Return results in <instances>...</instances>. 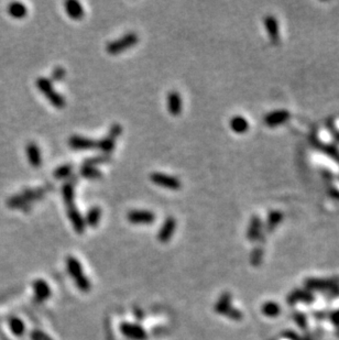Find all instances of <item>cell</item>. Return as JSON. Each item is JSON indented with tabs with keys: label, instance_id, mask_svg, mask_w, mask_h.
Instances as JSON below:
<instances>
[{
	"label": "cell",
	"instance_id": "cell-1",
	"mask_svg": "<svg viewBox=\"0 0 339 340\" xmlns=\"http://www.w3.org/2000/svg\"><path fill=\"white\" fill-rule=\"evenodd\" d=\"M35 85L39 91L43 94L45 98L51 102V105L58 108V109H63L67 105V102H65V98L61 95L60 93L54 91L53 85L49 78L40 77L36 79Z\"/></svg>",
	"mask_w": 339,
	"mask_h": 340
},
{
	"label": "cell",
	"instance_id": "cell-2",
	"mask_svg": "<svg viewBox=\"0 0 339 340\" xmlns=\"http://www.w3.org/2000/svg\"><path fill=\"white\" fill-rule=\"evenodd\" d=\"M139 41V36L136 32H128L125 35H122L119 39L111 41L106 46V51L110 55H118L121 52L133 48Z\"/></svg>",
	"mask_w": 339,
	"mask_h": 340
},
{
	"label": "cell",
	"instance_id": "cell-3",
	"mask_svg": "<svg viewBox=\"0 0 339 340\" xmlns=\"http://www.w3.org/2000/svg\"><path fill=\"white\" fill-rule=\"evenodd\" d=\"M150 179H151L155 185L167 188V190L178 191V190H181V187H182V183L180 181V178L172 176V175H168V174H164V173L154 172L152 174H150Z\"/></svg>",
	"mask_w": 339,
	"mask_h": 340
},
{
	"label": "cell",
	"instance_id": "cell-4",
	"mask_svg": "<svg viewBox=\"0 0 339 340\" xmlns=\"http://www.w3.org/2000/svg\"><path fill=\"white\" fill-rule=\"evenodd\" d=\"M120 332L125 337L130 340H147L148 334L145 330L138 324L134 323H121Z\"/></svg>",
	"mask_w": 339,
	"mask_h": 340
},
{
	"label": "cell",
	"instance_id": "cell-5",
	"mask_svg": "<svg viewBox=\"0 0 339 340\" xmlns=\"http://www.w3.org/2000/svg\"><path fill=\"white\" fill-rule=\"evenodd\" d=\"M127 219L134 225H151L155 220V215L150 210H130Z\"/></svg>",
	"mask_w": 339,
	"mask_h": 340
},
{
	"label": "cell",
	"instance_id": "cell-6",
	"mask_svg": "<svg viewBox=\"0 0 339 340\" xmlns=\"http://www.w3.org/2000/svg\"><path fill=\"white\" fill-rule=\"evenodd\" d=\"M176 229V220L174 217L170 216L167 217V219L164 220V223L162 225L161 228H160L159 233L157 235L158 240L161 243H167L170 240L172 239L174 233H175Z\"/></svg>",
	"mask_w": 339,
	"mask_h": 340
},
{
	"label": "cell",
	"instance_id": "cell-7",
	"mask_svg": "<svg viewBox=\"0 0 339 340\" xmlns=\"http://www.w3.org/2000/svg\"><path fill=\"white\" fill-rule=\"evenodd\" d=\"M67 210H68V219L70 221V224L73 225L74 230L79 235L84 234L85 228H86V224H85L84 217L82 216L81 212L78 211V209L76 208V206L75 205L68 206Z\"/></svg>",
	"mask_w": 339,
	"mask_h": 340
},
{
	"label": "cell",
	"instance_id": "cell-8",
	"mask_svg": "<svg viewBox=\"0 0 339 340\" xmlns=\"http://www.w3.org/2000/svg\"><path fill=\"white\" fill-rule=\"evenodd\" d=\"M290 116L291 115L288 110H275L268 113L265 117V119H263V122L268 127H270V128H274V127L283 125L284 122L288 121L290 119Z\"/></svg>",
	"mask_w": 339,
	"mask_h": 340
},
{
	"label": "cell",
	"instance_id": "cell-9",
	"mask_svg": "<svg viewBox=\"0 0 339 340\" xmlns=\"http://www.w3.org/2000/svg\"><path fill=\"white\" fill-rule=\"evenodd\" d=\"M68 145L73 150L86 151L96 148V141L82 136H72L68 139Z\"/></svg>",
	"mask_w": 339,
	"mask_h": 340
},
{
	"label": "cell",
	"instance_id": "cell-10",
	"mask_svg": "<svg viewBox=\"0 0 339 340\" xmlns=\"http://www.w3.org/2000/svg\"><path fill=\"white\" fill-rule=\"evenodd\" d=\"M168 110L172 116H180L183 109V102L180 93L176 91H172L168 94L167 98Z\"/></svg>",
	"mask_w": 339,
	"mask_h": 340
},
{
	"label": "cell",
	"instance_id": "cell-11",
	"mask_svg": "<svg viewBox=\"0 0 339 340\" xmlns=\"http://www.w3.org/2000/svg\"><path fill=\"white\" fill-rule=\"evenodd\" d=\"M26 154L32 168H40L42 164V154L39 145L35 142H29L26 145Z\"/></svg>",
	"mask_w": 339,
	"mask_h": 340
},
{
	"label": "cell",
	"instance_id": "cell-12",
	"mask_svg": "<svg viewBox=\"0 0 339 340\" xmlns=\"http://www.w3.org/2000/svg\"><path fill=\"white\" fill-rule=\"evenodd\" d=\"M263 22H265V27L268 31V34H269L270 40L273 43H277L280 40V31L276 19L273 16H267Z\"/></svg>",
	"mask_w": 339,
	"mask_h": 340
},
{
	"label": "cell",
	"instance_id": "cell-13",
	"mask_svg": "<svg viewBox=\"0 0 339 340\" xmlns=\"http://www.w3.org/2000/svg\"><path fill=\"white\" fill-rule=\"evenodd\" d=\"M67 269L69 276L73 277L74 281H76L79 277L85 275L81 262L75 257L69 256L67 258Z\"/></svg>",
	"mask_w": 339,
	"mask_h": 340
},
{
	"label": "cell",
	"instance_id": "cell-14",
	"mask_svg": "<svg viewBox=\"0 0 339 340\" xmlns=\"http://www.w3.org/2000/svg\"><path fill=\"white\" fill-rule=\"evenodd\" d=\"M34 294L37 301L40 302H45L50 299V296L52 294L51 287L49 286L48 283L43 280H36L34 283Z\"/></svg>",
	"mask_w": 339,
	"mask_h": 340
},
{
	"label": "cell",
	"instance_id": "cell-15",
	"mask_svg": "<svg viewBox=\"0 0 339 340\" xmlns=\"http://www.w3.org/2000/svg\"><path fill=\"white\" fill-rule=\"evenodd\" d=\"M65 10L68 17L73 20H82L84 17L83 6L76 0H69L65 2Z\"/></svg>",
	"mask_w": 339,
	"mask_h": 340
},
{
	"label": "cell",
	"instance_id": "cell-16",
	"mask_svg": "<svg viewBox=\"0 0 339 340\" xmlns=\"http://www.w3.org/2000/svg\"><path fill=\"white\" fill-rule=\"evenodd\" d=\"M46 193V188L45 187H39V188H25L21 193L20 195L25 198V200L30 203L31 202H34V201H39L42 200V198L44 197Z\"/></svg>",
	"mask_w": 339,
	"mask_h": 340
},
{
	"label": "cell",
	"instance_id": "cell-17",
	"mask_svg": "<svg viewBox=\"0 0 339 340\" xmlns=\"http://www.w3.org/2000/svg\"><path fill=\"white\" fill-rule=\"evenodd\" d=\"M102 218V209L101 207H92L91 209L87 211L86 216H85V224L89 227H96L100 225V221Z\"/></svg>",
	"mask_w": 339,
	"mask_h": 340
},
{
	"label": "cell",
	"instance_id": "cell-18",
	"mask_svg": "<svg viewBox=\"0 0 339 340\" xmlns=\"http://www.w3.org/2000/svg\"><path fill=\"white\" fill-rule=\"evenodd\" d=\"M230 128L236 134L242 135L249 129V124L246 118L241 116H236L230 120Z\"/></svg>",
	"mask_w": 339,
	"mask_h": 340
},
{
	"label": "cell",
	"instance_id": "cell-19",
	"mask_svg": "<svg viewBox=\"0 0 339 340\" xmlns=\"http://www.w3.org/2000/svg\"><path fill=\"white\" fill-rule=\"evenodd\" d=\"M115 145H116L115 140L111 139L110 136H106L105 138L96 141V149L102 151V154L109 155L112 151H114Z\"/></svg>",
	"mask_w": 339,
	"mask_h": 340
},
{
	"label": "cell",
	"instance_id": "cell-20",
	"mask_svg": "<svg viewBox=\"0 0 339 340\" xmlns=\"http://www.w3.org/2000/svg\"><path fill=\"white\" fill-rule=\"evenodd\" d=\"M8 13L15 19H23L28 13L27 7L21 2H12L8 6Z\"/></svg>",
	"mask_w": 339,
	"mask_h": 340
},
{
	"label": "cell",
	"instance_id": "cell-21",
	"mask_svg": "<svg viewBox=\"0 0 339 340\" xmlns=\"http://www.w3.org/2000/svg\"><path fill=\"white\" fill-rule=\"evenodd\" d=\"M7 205L10 207V208H22L25 210L30 209V207H31L30 203H28L20 194L9 198V200L7 201Z\"/></svg>",
	"mask_w": 339,
	"mask_h": 340
},
{
	"label": "cell",
	"instance_id": "cell-22",
	"mask_svg": "<svg viewBox=\"0 0 339 340\" xmlns=\"http://www.w3.org/2000/svg\"><path fill=\"white\" fill-rule=\"evenodd\" d=\"M62 196L65 205L72 206L74 204V198H75V190H74V184L67 182L62 187Z\"/></svg>",
	"mask_w": 339,
	"mask_h": 340
},
{
	"label": "cell",
	"instance_id": "cell-23",
	"mask_svg": "<svg viewBox=\"0 0 339 340\" xmlns=\"http://www.w3.org/2000/svg\"><path fill=\"white\" fill-rule=\"evenodd\" d=\"M79 173H81V175L84 178L92 179V181H95V179H100L102 177V173L101 172V170L93 167H84V165H82Z\"/></svg>",
	"mask_w": 339,
	"mask_h": 340
},
{
	"label": "cell",
	"instance_id": "cell-24",
	"mask_svg": "<svg viewBox=\"0 0 339 340\" xmlns=\"http://www.w3.org/2000/svg\"><path fill=\"white\" fill-rule=\"evenodd\" d=\"M110 160H111L110 155L101 154V155H97V157L87 158L86 160H84L83 165H84V167H93V168H95L96 165L110 162Z\"/></svg>",
	"mask_w": 339,
	"mask_h": 340
},
{
	"label": "cell",
	"instance_id": "cell-25",
	"mask_svg": "<svg viewBox=\"0 0 339 340\" xmlns=\"http://www.w3.org/2000/svg\"><path fill=\"white\" fill-rule=\"evenodd\" d=\"M73 172V165L70 164H64L61 165L53 172V177L56 179H63V178H69L72 176Z\"/></svg>",
	"mask_w": 339,
	"mask_h": 340
},
{
	"label": "cell",
	"instance_id": "cell-26",
	"mask_svg": "<svg viewBox=\"0 0 339 340\" xmlns=\"http://www.w3.org/2000/svg\"><path fill=\"white\" fill-rule=\"evenodd\" d=\"M75 284H76L77 289L83 293H87L92 289L91 280H89L86 275H83L82 277H79L78 280L75 281Z\"/></svg>",
	"mask_w": 339,
	"mask_h": 340
},
{
	"label": "cell",
	"instance_id": "cell-27",
	"mask_svg": "<svg viewBox=\"0 0 339 340\" xmlns=\"http://www.w3.org/2000/svg\"><path fill=\"white\" fill-rule=\"evenodd\" d=\"M10 326H11L12 332L15 333L17 336H21V335L23 334V332H25V325H23V323L21 322L20 319L13 318L11 320Z\"/></svg>",
	"mask_w": 339,
	"mask_h": 340
},
{
	"label": "cell",
	"instance_id": "cell-28",
	"mask_svg": "<svg viewBox=\"0 0 339 340\" xmlns=\"http://www.w3.org/2000/svg\"><path fill=\"white\" fill-rule=\"evenodd\" d=\"M65 75H67V72H65V69L63 68H56L53 69V72H52L51 78L53 79L54 82H61L65 78Z\"/></svg>",
	"mask_w": 339,
	"mask_h": 340
},
{
	"label": "cell",
	"instance_id": "cell-29",
	"mask_svg": "<svg viewBox=\"0 0 339 340\" xmlns=\"http://www.w3.org/2000/svg\"><path fill=\"white\" fill-rule=\"evenodd\" d=\"M121 132H122V127L119 124H114L110 127L108 136H110L111 139L116 140L121 135Z\"/></svg>",
	"mask_w": 339,
	"mask_h": 340
},
{
	"label": "cell",
	"instance_id": "cell-30",
	"mask_svg": "<svg viewBox=\"0 0 339 340\" xmlns=\"http://www.w3.org/2000/svg\"><path fill=\"white\" fill-rule=\"evenodd\" d=\"M31 339L32 340H53L49 335L41 332V330H34L31 333Z\"/></svg>",
	"mask_w": 339,
	"mask_h": 340
},
{
	"label": "cell",
	"instance_id": "cell-31",
	"mask_svg": "<svg viewBox=\"0 0 339 340\" xmlns=\"http://www.w3.org/2000/svg\"><path fill=\"white\" fill-rule=\"evenodd\" d=\"M259 227H260V218L259 217H253L251 220L250 230H249V237H252L253 233L259 229Z\"/></svg>",
	"mask_w": 339,
	"mask_h": 340
}]
</instances>
